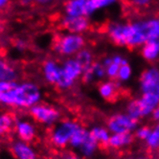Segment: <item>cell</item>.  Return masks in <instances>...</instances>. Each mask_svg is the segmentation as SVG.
Masks as SVG:
<instances>
[{
  "instance_id": "1",
  "label": "cell",
  "mask_w": 159,
  "mask_h": 159,
  "mask_svg": "<svg viewBox=\"0 0 159 159\" xmlns=\"http://www.w3.org/2000/svg\"><path fill=\"white\" fill-rule=\"evenodd\" d=\"M42 93L39 86L32 82L12 83L0 94V104L14 108H31L39 104Z\"/></svg>"
},
{
  "instance_id": "2",
  "label": "cell",
  "mask_w": 159,
  "mask_h": 159,
  "mask_svg": "<svg viewBox=\"0 0 159 159\" xmlns=\"http://www.w3.org/2000/svg\"><path fill=\"white\" fill-rule=\"evenodd\" d=\"M109 39L119 46L136 48L147 42L140 21L131 23H113L107 29Z\"/></svg>"
},
{
  "instance_id": "3",
  "label": "cell",
  "mask_w": 159,
  "mask_h": 159,
  "mask_svg": "<svg viewBox=\"0 0 159 159\" xmlns=\"http://www.w3.org/2000/svg\"><path fill=\"white\" fill-rule=\"evenodd\" d=\"M159 106L158 93H142L141 97L129 102L127 107V113L131 117L137 119L152 115V111Z\"/></svg>"
},
{
  "instance_id": "4",
  "label": "cell",
  "mask_w": 159,
  "mask_h": 159,
  "mask_svg": "<svg viewBox=\"0 0 159 159\" xmlns=\"http://www.w3.org/2000/svg\"><path fill=\"white\" fill-rule=\"evenodd\" d=\"M81 127L80 125L72 120H65L59 123L53 129L50 134V141L52 145L58 149L69 146L72 135Z\"/></svg>"
},
{
  "instance_id": "5",
  "label": "cell",
  "mask_w": 159,
  "mask_h": 159,
  "mask_svg": "<svg viewBox=\"0 0 159 159\" xmlns=\"http://www.w3.org/2000/svg\"><path fill=\"white\" fill-rule=\"evenodd\" d=\"M84 73L83 67L76 61L75 58L67 59L61 65V75L57 86L61 89L70 88L78 79Z\"/></svg>"
},
{
  "instance_id": "6",
  "label": "cell",
  "mask_w": 159,
  "mask_h": 159,
  "mask_svg": "<svg viewBox=\"0 0 159 159\" xmlns=\"http://www.w3.org/2000/svg\"><path fill=\"white\" fill-rule=\"evenodd\" d=\"M84 38L82 35L69 33L61 38L56 45V50L62 56L71 57L84 49Z\"/></svg>"
},
{
  "instance_id": "7",
  "label": "cell",
  "mask_w": 159,
  "mask_h": 159,
  "mask_svg": "<svg viewBox=\"0 0 159 159\" xmlns=\"http://www.w3.org/2000/svg\"><path fill=\"white\" fill-rule=\"evenodd\" d=\"M138 122L128 113H120L109 118L107 129L111 133H131L138 128Z\"/></svg>"
},
{
  "instance_id": "8",
  "label": "cell",
  "mask_w": 159,
  "mask_h": 159,
  "mask_svg": "<svg viewBox=\"0 0 159 159\" xmlns=\"http://www.w3.org/2000/svg\"><path fill=\"white\" fill-rule=\"evenodd\" d=\"M30 114L34 120L44 126H53L61 116L58 109L44 104H38L31 107Z\"/></svg>"
},
{
  "instance_id": "9",
  "label": "cell",
  "mask_w": 159,
  "mask_h": 159,
  "mask_svg": "<svg viewBox=\"0 0 159 159\" xmlns=\"http://www.w3.org/2000/svg\"><path fill=\"white\" fill-rule=\"evenodd\" d=\"M64 8L67 16L88 17L96 12L90 0H68Z\"/></svg>"
},
{
  "instance_id": "10",
  "label": "cell",
  "mask_w": 159,
  "mask_h": 159,
  "mask_svg": "<svg viewBox=\"0 0 159 159\" xmlns=\"http://www.w3.org/2000/svg\"><path fill=\"white\" fill-rule=\"evenodd\" d=\"M140 89L142 93H158L159 94V69L150 67L146 69L140 77Z\"/></svg>"
},
{
  "instance_id": "11",
  "label": "cell",
  "mask_w": 159,
  "mask_h": 159,
  "mask_svg": "<svg viewBox=\"0 0 159 159\" xmlns=\"http://www.w3.org/2000/svg\"><path fill=\"white\" fill-rule=\"evenodd\" d=\"M15 130L18 137V140L27 143L33 141L37 135V129L35 125L25 119L17 120L15 123Z\"/></svg>"
},
{
  "instance_id": "12",
  "label": "cell",
  "mask_w": 159,
  "mask_h": 159,
  "mask_svg": "<svg viewBox=\"0 0 159 159\" xmlns=\"http://www.w3.org/2000/svg\"><path fill=\"white\" fill-rule=\"evenodd\" d=\"M63 27L72 34H80L85 32L89 27L87 16H65L62 20Z\"/></svg>"
},
{
  "instance_id": "13",
  "label": "cell",
  "mask_w": 159,
  "mask_h": 159,
  "mask_svg": "<svg viewBox=\"0 0 159 159\" xmlns=\"http://www.w3.org/2000/svg\"><path fill=\"white\" fill-rule=\"evenodd\" d=\"M11 150L16 159H38L35 149L27 142L16 140L13 142Z\"/></svg>"
},
{
  "instance_id": "14",
  "label": "cell",
  "mask_w": 159,
  "mask_h": 159,
  "mask_svg": "<svg viewBox=\"0 0 159 159\" xmlns=\"http://www.w3.org/2000/svg\"><path fill=\"white\" fill-rule=\"evenodd\" d=\"M126 62H129V61L120 55H114L112 57H109V58L105 59L102 63L105 66L106 77H107L110 80L117 79L120 66Z\"/></svg>"
},
{
  "instance_id": "15",
  "label": "cell",
  "mask_w": 159,
  "mask_h": 159,
  "mask_svg": "<svg viewBox=\"0 0 159 159\" xmlns=\"http://www.w3.org/2000/svg\"><path fill=\"white\" fill-rule=\"evenodd\" d=\"M42 72L45 81L50 84L57 85L61 75V66L57 63L55 61L49 60L44 62Z\"/></svg>"
},
{
  "instance_id": "16",
  "label": "cell",
  "mask_w": 159,
  "mask_h": 159,
  "mask_svg": "<svg viewBox=\"0 0 159 159\" xmlns=\"http://www.w3.org/2000/svg\"><path fill=\"white\" fill-rule=\"evenodd\" d=\"M140 24L148 41L159 42V18H149L140 20Z\"/></svg>"
},
{
  "instance_id": "17",
  "label": "cell",
  "mask_w": 159,
  "mask_h": 159,
  "mask_svg": "<svg viewBox=\"0 0 159 159\" xmlns=\"http://www.w3.org/2000/svg\"><path fill=\"white\" fill-rule=\"evenodd\" d=\"M105 77L106 69L104 64L101 62H93L91 66L84 70V73L82 75L83 81L84 83H92L98 81V80H102Z\"/></svg>"
},
{
  "instance_id": "18",
  "label": "cell",
  "mask_w": 159,
  "mask_h": 159,
  "mask_svg": "<svg viewBox=\"0 0 159 159\" xmlns=\"http://www.w3.org/2000/svg\"><path fill=\"white\" fill-rule=\"evenodd\" d=\"M133 141V135L127 133H111L107 146L114 150H121L129 146Z\"/></svg>"
},
{
  "instance_id": "19",
  "label": "cell",
  "mask_w": 159,
  "mask_h": 159,
  "mask_svg": "<svg viewBox=\"0 0 159 159\" xmlns=\"http://www.w3.org/2000/svg\"><path fill=\"white\" fill-rule=\"evenodd\" d=\"M142 57L148 61H154L159 58V42L148 41L141 46Z\"/></svg>"
},
{
  "instance_id": "20",
  "label": "cell",
  "mask_w": 159,
  "mask_h": 159,
  "mask_svg": "<svg viewBox=\"0 0 159 159\" xmlns=\"http://www.w3.org/2000/svg\"><path fill=\"white\" fill-rule=\"evenodd\" d=\"M17 78L15 68L6 61L0 59V82H14Z\"/></svg>"
},
{
  "instance_id": "21",
  "label": "cell",
  "mask_w": 159,
  "mask_h": 159,
  "mask_svg": "<svg viewBox=\"0 0 159 159\" xmlns=\"http://www.w3.org/2000/svg\"><path fill=\"white\" fill-rule=\"evenodd\" d=\"M92 137L98 142L101 146H107L111 132L108 130L107 128L104 127H94L89 130Z\"/></svg>"
},
{
  "instance_id": "22",
  "label": "cell",
  "mask_w": 159,
  "mask_h": 159,
  "mask_svg": "<svg viewBox=\"0 0 159 159\" xmlns=\"http://www.w3.org/2000/svg\"><path fill=\"white\" fill-rule=\"evenodd\" d=\"M99 94L105 100H112L117 94V84L113 81H107L102 83L98 88Z\"/></svg>"
},
{
  "instance_id": "23",
  "label": "cell",
  "mask_w": 159,
  "mask_h": 159,
  "mask_svg": "<svg viewBox=\"0 0 159 159\" xmlns=\"http://www.w3.org/2000/svg\"><path fill=\"white\" fill-rule=\"evenodd\" d=\"M88 136H89V130L85 129L83 127H80L72 135L69 146L74 150H79L82 147V145L84 143V141L87 139Z\"/></svg>"
},
{
  "instance_id": "24",
  "label": "cell",
  "mask_w": 159,
  "mask_h": 159,
  "mask_svg": "<svg viewBox=\"0 0 159 159\" xmlns=\"http://www.w3.org/2000/svg\"><path fill=\"white\" fill-rule=\"evenodd\" d=\"M99 146L100 145L98 144V142L92 137L89 132V136L79 149V151L84 157H91L97 152Z\"/></svg>"
},
{
  "instance_id": "25",
  "label": "cell",
  "mask_w": 159,
  "mask_h": 159,
  "mask_svg": "<svg viewBox=\"0 0 159 159\" xmlns=\"http://www.w3.org/2000/svg\"><path fill=\"white\" fill-rule=\"evenodd\" d=\"M74 58L80 63V65L83 67L84 70L87 69V68L91 66L92 63L94 62L92 53L87 49H82L81 51H79L75 55Z\"/></svg>"
},
{
  "instance_id": "26",
  "label": "cell",
  "mask_w": 159,
  "mask_h": 159,
  "mask_svg": "<svg viewBox=\"0 0 159 159\" xmlns=\"http://www.w3.org/2000/svg\"><path fill=\"white\" fill-rule=\"evenodd\" d=\"M146 145L152 151L159 150V121L156 122L154 127L151 129L149 137L146 140Z\"/></svg>"
},
{
  "instance_id": "27",
  "label": "cell",
  "mask_w": 159,
  "mask_h": 159,
  "mask_svg": "<svg viewBox=\"0 0 159 159\" xmlns=\"http://www.w3.org/2000/svg\"><path fill=\"white\" fill-rule=\"evenodd\" d=\"M15 119L11 114L8 113L0 114V135H4L9 132L13 127H15Z\"/></svg>"
},
{
  "instance_id": "28",
  "label": "cell",
  "mask_w": 159,
  "mask_h": 159,
  "mask_svg": "<svg viewBox=\"0 0 159 159\" xmlns=\"http://www.w3.org/2000/svg\"><path fill=\"white\" fill-rule=\"evenodd\" d=\"M132 76V68L129 65V62L124 63L120 66V69L118 72V76H117V80L119 82H128L130 80Z\"/></svg>"
},
{
  "instance_id": "29",
  "label": "cell",
  "mask_w": 159,
  "mask_h": 159,
  "mask_svg": "<svg viewBox=\"0 0 159 159\" xmlns=\"http://www.w3.org/2000/svg\"><path fill=\"white\" fill-rule=\"evenodd\" d=\"M118 0H90L93 8L95 11L104 9V8H107L111 5H113L114 3H116Z\"/></svg>"
},
{
  "instance_id": "30",
  "label": "cell",
  "mask_w": 159,
  "mask_h": 159,
  "mask_svg": "<svg viewBox=\"0 0 159 159\" xmlns=\"http://www.w3.org/2000/svg\"><path fill=\"white\" fill-rule=\"evenodd\" d=\"M151 129H152V128L148 127V126H143V127L137 128L135 129L136 138H138L141 141L146 142V140L148 139V137H149V135L151 133Z\"/></svg>"
},
{
  "instance_id": "31",
  "label": "cell",
  "mask_w": 159,
  "mask_h": 159,
  "mask_svg": "<svg viewBox=\"0 0 159 159\" xmlns=\"http://www.w3.org/2000/svg\"><path fill=\"white\" fill-rule=\"evenodd\" d=\"M129 1L134 5V6H137V7H145L148 6L150 4L151 0H129Z\"/></svg>"
},
{
  "instance_id": "32",
  "label": "cell",
  "mask_w": 159,
  "mask_h": 159,
  "mask_svg": "<svg viewBox=\"0 0 159 159\" xmlns=\"http://www.w3.org/2000/svg\"><path fill=\"white\" fill-rule=\"evenodd\" d=\"M25 42L22 40H17V42L16 43V48L19 51H23L25 49Z\"/></svg>"
},
{
  "instance_id": "33",
  "label": "cell",
  "mask_w": 159,
  "mask_h": 159,
  "mask_svg": "<svg viewBox=\"0 0 159 159\" xmlns=\"http://www.w3.org/2000/svg\"><path fill=\"white\" fill-rule=\"evenodd\" d=\"M151 116L152 117V119H153L154 121H156V122L159 121V106L152 111V115H151Z\"/></svg>"
},
{
  "instance_id": "34",
  "label": "cell",
  "mask_w": 159,
  "mask_h": 159,
  "mask_svg": "<svg viewBox=\"0 0 159 159\" xmlns=\"http://www.w3.org/2000/svg\"><path fill=\"white\" fill-rule=\"evenodd\" d=\"M53 1L54 0H33V2H35L39 5H48Z\"/></svg>"
},
{
  "instance_id": "35",
  "label": "cell",
  "mask_w": 159,
  "mask_h": 159,
  "mask_svg": "<svg viewBox=\"0 0 159 159\" xmlns=\"http://www.w3.org/2000/svg\"><path fill=\"white\" fill-rule=\"evenodd\" d=\"M61 159H83V158L78 155H74V154H66L63 157H61Z\"/></svg>"
},
{
  "instance_id": "36",
  "label": "cell",
  "mask_w": 159,
  "mask_h": 159,
  "mask_svg": "<svg viewBox=\"0 0 159 159\" xmlns=\"http://www.w3.org/2000/svg\"><path fill=\"white\" fill-rule=\"evenodd\" d=\"M10 0H0V8H2L3 6H5Z\"/></svg>"
},
{
  "instance_id": "37",
  "label": "cell",
  "mask_w": 159,
  "mask_h": 159,
  "mask_svg": "<svg viewBox=\"0 0 159 159\" xmlns=\"http://www.w3.org/2000/svg\"><path fill=\"white\" fill-rule=\"evenodd\" d=\"M21 2L23 5H28L33 2V0H21Z\"/></svg>"
},
{
  "instance_id": "38",
  "label": "cell",
  "mask_w": 159,
  "mask_h": 159,
  "mask_svg": "<svg viewBox=\"0 0 159 159\" xmlns=\"http://www.w3.org/2000/svg\"><path fill=\"white\" fill-rule=\"evenodd\" d=\"M128 159H152L150 157H145V156H141V157H132V158H128Z\"/></svg>"
}]
</instances>
